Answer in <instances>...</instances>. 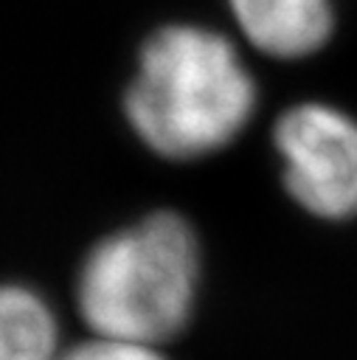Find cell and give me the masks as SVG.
<instances>
[{"instance_id":"cell-2","label":"cell","mask_w":357,"mask_h":360,"mask_svg":"<svg viewBox=\"0 0 357 360\" xmlns=\"http://www.w3.org/2000/svg\"><path fill=\"white\" fill-rule=\"evenodd\" d=\"M200 242L174 211H152L87 253L76 301L93 335L157 346L191 318Z\"/></svg>"},{"instance_id":"cell-5","label":"cell","mask_w":357,"mask_h":360,"mask_svg":"<svg viewBox=\"0 0 357 360\" xmlns=\"http://www.w3.org/2000/svg\"><path fill=\"white\" fill-rule=\"evenodd\" d=\"M56 321L48 304L28 287H6L0 295V360H59Z\"/></svg>"},{"instance_id":"cell-1","label":"cell","mask_w":357,"mask_h":360,"mask_svg":"<svg viewBox=\"0 0 357 360\" xmlns=\"http://www.w3.org/2000/svg\"><path fill=\"white\" fill-rule=\"evenodd\" d=\"M256 84L236 48L200 25L155 31L124 96L132 132L169 160H191L228 146L250 121Z\"/></svg>"},{"instance_id":"cell-4","label":"cell","mask_w":357,"mask_h":360,"mask_svg":"<svg viewBox=\"0 0 357 360\" xmlns=\"http://www.w3.org/2000/svg\"><path fill=\"white\" fill-rule=\"evenodd\" d=\"M242 34L261 53L301 59L332 34L329 0H228Z\"/></svg>"},{"instance_id":"cell-3","label":"cell","mask_w":357,"mask_h":360,"mask_svg":"<svg viewBox=\"0 0 357 360\" xmlns=\"http://www.w3.org/2000/svg\"><path fill=\"white\" fill-rule=\"evenodd\" d=\"M290 197L320 219L357 214V121L306 101L281 112L273 132Z\"/></svg>"},{"instance_id":"cell-6","label":"cell","mask_w":357,"mask_h":360,"mask_svg":"<svg viewBox=\"0 0 357 360\" xmlns=\"http://www.w3.org/2000/svg\"><path fill=\"white\" fill-rule=\"evenodd\" d=\"M59 360H166V357L157 352V346H149V343L93 335L90 340L65 352Z\"/></svg>"}]
</instances>
